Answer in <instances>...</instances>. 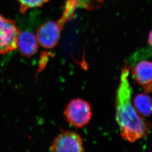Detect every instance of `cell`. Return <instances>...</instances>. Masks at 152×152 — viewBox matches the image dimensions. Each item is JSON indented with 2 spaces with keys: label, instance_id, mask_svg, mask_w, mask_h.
Instances as JSON below:
<instances>
[{
  "label": "cell",
  "instance_id": "6da1fadb",
  "mask_svg": "<svg viewBox=\"0 0 152 152\" xmlns=\"http://www.w3.org/2000/svg\"><path fill=\"white\" fill-rule=\"evenodd\" d=\"M132 69L127 64L121 69L115 101V117L122 138L134 143L146 137L152 126L149 121L138 113L132 102V92L129 80Z\"/></svg>",
  "mask_w": 152,
  "mask_h": 152
},
{
  "label": "cell",
  "instance_id": "7a4b0ae2",
  "mask_svg": "<svg viewBox=\"0 0 152 152\" xmlns=\"http://www.w3.org/2000/svg\"><path fill=\"white\" fill-rule=\"evenodd\" d=\"M64 114L70 125L76 128H83L91 120L92 106L89 102L84 99H75L66 105Z\"/></svg>",
  "mask_w": 152,
  "mask_h": 152
},
{
  "label": "cell",
  "instance_id": "3957f363",
  "mask_svg": "<svg viewBox=\"0 0 152 152\" xmlns=\"http://www.w3.org/2000/svg\"><path fill=\"white\" fill-rule=\"evenodd\" d=\"M20 33L16 22L0 13V54H7L17 49Z\"/></svg>",
  "mask_w": 152,
  "mask_h": 152
},
{
  "label": "cell",
  "instance_id": "277c9868",
  "mask_svg": "<svg viewBox=\"0 0 152 152\" xmlns=\"http://www.w3.org/2000/svg\"><path fill=\"white\" fill-rule=\"evenodd\" d=\"M65 24L60 18L57 21H49L41 25L36 33L39 45L46 49L55 47L60 39L61 32Z\"/></svg>",
  "mask_w": 152,
  "mask_h": 152
},
{
  "label": "cell",
  "instance_id": "5b68a950",
  "mask_svg": "<svg viewBox=\"0 0 152 152\" xmlns=\"http://www.w3.org/2000/svg\"><path fill=\"white\" fill-rule=\"evenodd\" d=\"M50 151L55 152H82L83 141L80 135L72 131H66L58 135L53 141Z\"/></svg>",
  "mask_w": 152,
  "mask_h": 152
},
{
  "label": "cell",
  "instance_id": "8992f818",
  "mask_svg": "<svg viewBox=\"0 0 152 152\" xmlns=\"http://www.w3.org/2000/svg\"><path fill=\"white\" fill-rule=\"evenodd\" d=\"M135 80L142 87L145 93L152 92V62L142 61L136 65L134 69Z\"/></svg>",
  "mask_w": 152,
  "mask_h": 152
},
{
  "label": "cell",
  "instance_id": "52a82bcc",
  "mask_svg": "<svg viewBox=\"0 0 152 152\" xmlns=\"http://www.w3.org/2000/svg\"><path fill=\"white\" fill-rule=\"evenodd\" d=\"M39 45L36 34L29 31L20 32L17 48L23 56L31 57L34 55L39 50Z\"/></svg>",
  "mask_w": 152,
  "mask_h": 152
},
{
  "label": "cell",
  "instance_id": "ba28073f",
  "mask_svg": "<svg viewBox=\"0 0 152 152\" xmlns=\"http://www.w3.org/2000/svg\"><path fill=\"white\" fill-rule=\"evenodd\" d=\"M135 110L142 117H149L152 114V99L148 95L139 94L132 102Z\"/></svg>",
  "mask_w": 152,
  "mask_h": 152
},
{
  "label": "cell",
  "instance_id": "9c48e42d",
  "mask_svg": "<svg viewBox=\"0 0 152 152\" xmlns=\"http://www.w3.org/2000/svg\"><path fill=\"white\" fill-rule=\"evenodd\" d=\"M19 4V11L24 14L30 9L41 7L48 3L49 0H17Z\"/></svg>",
  "mask_w": 152,
  "mask_h": 152
},
{
  "label": "cell",
  "instance_id": "30bf717a",
  "mask_svg": "<svg viewBox=\"0 0 152 152\" xmlns=\"http://www.w3.org/2000/svg\"><path fill=\"white\" fill-rule=\"evenodd\" d=\"M76 7H81L85 9H91L97 8L102 3V0H73Z\"/></svg>",
  "mask_w": 152,
  "mask_h": 152
},
{
  "label": "cell",
  "instance_id": "8fae6325",
  "mask_svg": "<svg viewBox=\"0 0 152 152\" xmlns=\"http://www.w3.org/2000/svg\"><path fill=\"white\" fill-rule=\"evenodd\" d=\"M148 42L149 45L152 46V30L151 32H150L149 34V37H148Z\"/></svg>",
  "mask_w": 152,
  "mask_h": 152
}]
</instances>
